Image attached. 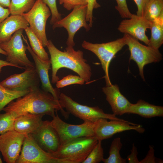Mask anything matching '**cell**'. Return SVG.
<instances>
[{
	"instance_id": "cell-42",
	"label": "cell",
	"mask_w": 163,
	"mask_h": 163,
	"mask_svg": "<svg viewBox=\"0 0 163 163\" xmlns=\"http://www.w3.org/2000/svg\"><path fill=\"white\" fill-rule=\"evenodd\" d=\"M2 161L0 157V163H2Z\"/></svg>"
},
{
	"instance_id": "cell-2",
	"label": "cell",
	"mask_w": 163,
	"mask_h": 163,
	"mask_svg": "<svg viewBox=\"0 0 163 163\" xmlns=\"http://www.w3.org/2000/svg\"><path fill=\"white\" fill-rule=\"evenodd\" d=\"M46 46L50 56L52 83L55 84L59 80V78L57 74L59 69L63 68L72 70L86 82H88L90 80L92 75L91 67L84 58L83 53L82 51H75L73 47L67 46L66 51H61L50 40H48Z\"/></svg>"
},
{
	"instance_id": "cell-33",
	"label": "cell",
	"mask_w": 163,
	"mask_h": 163,
	"mask_svg": "<svg viewBox=\"0 0 163 163\" xmlns=\"http://www.w3.org/2000/svg\"><path fill=\"white\" fill-rule=\"evenodd\" d=\"M86 1L87 4L86 21L89 23L88 24L91 27L92 26L93 9L100 7L101 5L96 0H86Z\"/></svg>"
},
{
	"instance_id": "cell-16",
	"label": "cell",
	"mask_w": 163,
	"mask_h": 163,
	"mask_svg": "<svg viewBox=\"0 0 163 163\" xmlns=\"http://www.w3.org/2000/svg\"><path fill=\"white\" fill-rule=\"evenodd\" d=\"M151 22L143 16L133 14L131 17L122 20L118 29L120 32L128 34L148 45L149 39L145 34L147 29H150Z\"/></svg>"
},
{
	"instance_id": "cell-13",
	"label": "cell",
	"mask_w": 163,
	"mask_h": 163,
	"mask_svg": "<svg viewBox=\"0 0 163 163\" xmlns=\"http://www.w3.org/2000/svg\"><path fill=\"white\" fill-rule=\"evenodd\" d=\"M26 134L14 129L0 135V151L7 163H16L21 151Z\"/></svg>"
},
{
	"instance_id": "cell-8",
	"label": "cell",
	"mask_w": 163,
	"mask_h": 163,
	"mask_svg": "<svg viewBox=\"0 0 163 163\" xmlns=\"http://www.w3.org/2000/svg\"><path fill=\"white\" fill-rule=\"evenodd\" d=\"M51 15L49 8L42 0H36L31 9L22 15L44 47L46 46L48 42L46 27V21Z\"/></svg>"
},
{
	"instance_id": "cell-38",
	"label": "cell",
	"mask_w": 163,
	"mask_h": 163,
	"mask_svg": "<svg viewBox=\"0 0 163 163\" xmlns=\"http://www.w3.org/2000/svg\"><path fill=\"white\" fill-rule=\"evenodd\" d=\"M10 14L8 8H5L0 5V23L7 18Z\"/></svg>"
},
{
	"instance_id": "cell-10",
	"label": "cell",
	"mask_w": 163,
	"mask_h": 163,
	"mask_svg": "<svg viewBox=\"0 0 163 163\" xmlns=\"http://www.w3.org/2000/svg\"><path fill=\"white\" fill-rule=\"evenodd\" d=\"M50 121L58 134L60 144L80 137L94 136V123L84 121L80 124H69L61 119L57 111L56 112L55 116Z\"/></svg>"
},
{
	"instance_id": "cell-23",
	"label": "cell",
	"mask_w": 163,
	"mask_h": 163,
	"mask_svg": "<svg viewBox=\"0 0 163 163\" xmlns=\"http://www.w3.org/2000/svg\"><path fill=\"white\" fill-rule=\"evenodd\" d=\"M24 30L28 38L30 47L34 53L42 59L49 60L50 59L47 53L40 40L30 27L28 26Z\"/></svg>"
},
{
	"instance_id": "cell-24",
	"label": "cell",
	"mask_w": 163,
	"mask_h": 163,
	"mask_svg": "<svg viewBox=\"0 0 163 163\" xmlns=\"http://www.w3.org/2000/svg\"><path fill=\"white\" fill-rule=\"evenodd\" d=\"M30 91H14L9 89L0 85V114L1 111L11 101L23 96Z\"/></svg>"
},
{
	"instance_id": "cell-1",
	"label": "cell",
	"mask_w": 163,
	"mask_h": 163,
	"mask_svg": "<svg viewBox=\"0 0 163 163\" xmlns=\"http://www.w3.org/2000/svg\"><path fill=\"white\" fill-rule=\"evenodd\" d=\"M59 100L56 99L51 94L39 88L30 90L22 97L9 103L3 109L5 112H10L17 117L27 113L49 115L53 118L55 113L60 112L65 119L69 114L63 110Z\"/></svg>"
},
{
	"instance_id": "cell-12",
	"label": "cell",
	"mask_w": 163,
	"mask_h": 163,
	"mask_svg": "<svg viewBox=\"0 0 163 163\" xmlns=\"http://www.w3.org/2000/svg\"><path fill=\"white\" fill-rule=\"evenodd\" d=\"M21 152L16 163H57L56 159L43 150L30 134H26Z\"/></svg>"
},
{
	"instance_id": "cell-26",
	"label": "cell",
	"mask_w": 163,
	"mask_h": 163,
	"mask_svg": "<svg viewBox=\"0 0 163 163\" xmlns=\"http://www.w3.org/2000/svg\"><path fill=\"white\" fill-rule=\"evenodd\" d=\"M163 14V0H149L143 17L151 22Z\"/></svg>"
},
{
	"instance_id": "cell-40",
	"label": "cell",
	"mask_w": 163,
	"mask_h": 163,
	"mask_svg": "<svg viewBox=\"0 0 163 163\" xmlns=\"http://www.w3.org/2000/svg\"><path fill=\"white\" fill-rule=\"evenodd\" d=\"M11 2V0H0V5L4 8L8 7Z\"/></svg>"
},
{
	"instance_id": "cell-34",
	"label": "cell",
	"mask_w": 163,
	"mask_h": 163,
	"mask_svg": "<svg viewBox=\"0 0 163 163\" xmlns=\"http://www.w3.org/2000/svg\"><path fill=\"white\" fill-rule=\"evenodd\" d=\"M59 2L68 10H70L78 6L87 4L86 0H59Z\"/></svg>"
},
{
	"instance_id": "cell-35",
	"label": "cell",
	"mask_w": 163,
	"mask_h": 163,
	"mask_svg": "<svg viewBox=\"0 0 163 163\" xmlns=\"http://www.w3.org/2000/svg\"><path fill=\"white\" fill-rule=\"evenodd\" d=\"M154 152L153 147L149 145V150L147 155L143 159L139 161V163H155L157 162L160 163V161L163 163L162 161H160L161 159H157L155 156Z\"/></svg>"
},
{
	"instance_id": "cell-28",
	"label": "cell",
	"mask_w": 163,
	"mask_h": 163,
	"mask_svg": "<svg viewBox=\"0 0 163 163\" xmlns=\"http://www.w3.org/2000/svg\"><path fill=\"white\" fill-rule=\"evenodd\" d=\"M101 140L98 142L82 163H98L104 158V150Z\"/></svg>"
},
{
	"instance_id": "cell-19",
	"label": "cell",
	"mask_w": 163,
	"mask_h": 163,
	"mask_svg": "<svg viewBox=\"0 0 163 163\" xmlns=\"http://www.w3.org/2000/svg\"><path fill=\"white\" fill-rule=\"evenodd\" d=\"M42 114L27 113L19 116L15 119L14 129L22 134H31L40 127L42 124Z\"/></svg>"
},
{
	"instance_id": "cell-20",
	"label": "cell",
	"mask_w": 163,
	"mask_h": 163,
	"mask_svg": "<svg viewBox=\"0 0 163 163\" xmlns=\"http://www.w3.org/2000/svg\"><path fill=\"white\" fill-rule=\"evenodd\" d=\"M29 25L22 15H11L0 23V43L8 40L17 31Z\"/></svg>"
},
{
	"instance_id": "cell-25",
	"label": "cell",
	"mask_w": 163,
	"mask_h": 163,
	"mask_svg": "<svg viewBox=\"0 0 163 163\" xmlns=\"http://www.w3.org/2000/svg\"><path fill=\"white\" fill-rule=\"evenodd\" d=\"M123 144L120 138L117 137L112 141L109 151V156L107 158H104L102 161L104 163H126V159L122 158L120 152Z\"/></svg>"
},
{
	"instance_id": "cell-32",
	"label": "cell",
	"mask_w": 163,
	"mask_h": 163,
	"mask_svg": "<svg viewBox=\"0 0 163 163\" xmlns=\"http://www.w3.org/2000/svg\"><path fill=\"white\" fill-rule=\"evenodd\" d=\"M117 5L115 9L118 11L121 17L123 18H129L132 14L129 11L126 0H116Z\"/></svg>"
},
{
	"instance_id": "cell-6",
	"label": "cell",
	"mask_w": 163,
	"mask_h": 163,
	"mask_svg": "<svg viewBox=\"0 0 163 163\" xmlns=\"http://www.w3.org/2000/svg\"><path fill=\"white\" fill-rule=\"evenodd\" d=\"M126 45L124 37L110 42L101 43H93L84 40L82 47L94 53L100 61L105 73L106 86L112 84L109 78V69L110 63L116 54Z\"/></svg>"
},
{
	"instance_id": "cell-15",
	"label": "cell",
	"mask_w": 163,
	"mask_h": 163,
	"mask_svg": "<svg viewBox=\"0 0 163 163\" xmlns=\"http://www.w3.org/2000/svg\"><path fill=\"white\" fill-rule=\"evenodd\" d=\"M30 134L38 145L46 152L52 154L58 149L59 138L50 121H43L38 129Z\"/></svg>"
},
{
	"instance_id": "cell-27",
	"label": "cell",
	"mask_w": 163,
	"mask_h": 163,
	"mask_svg": "<svg viewBox=\"0 0 163 163\" xmlns=\"http://www.w3.org/2000/svg\"><path fill=\"white\" fill-rule=\"evenodd\" d=\"M35 1V0H11L8 8L11 15H22L31 9Z\"/></svg>"
},
{
	"instance_id": "cell-17",
	"label": "cell",
	"mask_w": 163,
	"mask_h": 163,
	"mask_svg": "<svg viewBox=\"0 0 163 163\" xmlns=\"http://www.w3.org/2000/svg\"><path fill=\"white\" fill-rule=\"evenodd\" d=\"M23 40L27 44V50L32 56L35 62V68L42 84V89L51 94L54 98L59 100L60 94V90L58 88H54L50 80L48 72L51 65L50 59L44 60L39 57L31 49L26 37L22 35Z\"/></svg>"
},
{
	"instance_id": "cell-21",
	"label": "cell",
	"mask_w": 163,
	"mask_h": 163,
	"mask_svg": "<svg viewBox=\"0 0 163 163\" xmlns=\"http://www.w3.org/2000/svg\"><path fill=\"white\" fill-rule=\"evenodd\" d=\"M126 113L134 114L147 118L163 116V107L149 104L139 100L135 104H131Z\"/></svg>"
},
{
	"instance_id": "cell-3",
	"label": "cell",
	"mask_w": 163,
	"mask_h": 163,
	"mask_svg": "<svg viewBox=\"0 0 163 163\" xmlns=\"http://www.w3.org/2000/svg\"><path fill=\"white\" fill-rule=\"evenodd\" d=\"M98 141L94 136L75 138L60 144L51 155L57 163H82Z\"/></svg>"
},
{
	"instance_id": "cell-36",
	"label": "cell",
	"mask_w": 163,
	"mask_h": 163,
	"mask_svg": "<svg viewBox=\"0 0 163 163\" xmlns=\"http://www.w3.org/2000/svg\"><path fill=\"white\" fill-rule=\"evenodd\" d=\"M136 5L137 10L136 15L143 16L146 5L149 0H133Z\"/></svg>"
},
{
	"instance_id": "cell-39",
	"label": "cell",
	"mask_w": 163,
	"mask_h": 163,
	"mask_svg": "<svg viewBox=\"0 0 163 163\" xmlns=\"http://www.w3.org/2000/svg\"><path fill=\"white\" fill-rule=\"evenodd\" d=\"M5 66H12L17 67L15 65L8 62L6 60L0 59V74L2 72V68Z\"/></svg>"
},
{
	"instance_id": "cell-18",
	"label": "cell",
	"mask_w": 163,
	"mask_h": 163,
	"mask_svg": "<svg viewBox=\"0 0 163 163\" xmlns=\"http://www.w3.org/2000/svg\"><path fill=\"white\" fill-rule=\"evenodd\" d=\"M102 90L113 114L121 116L126 113L131 103L121 93L117 85L106 86Z\"/></svg>"
},
{
	"instance_id": "cell-14",
	"label": "cell",
	"mask_w": 163,
	"mask_h": 163,
	"mask_svg": "<svg viewBox=\"0 0 163 163\" xmlns=\"http://www.w3.org/2000/svg\"><path fill=\"white\" fill-rule=\"evenodd\" d=\"M40 80L35 68H28L20 74H15L0 82L2 86L10 90L30 91L39 88Z\"/></svg>"
},
{
	"instance_id": "cell-4",
	"label": "cell",
	"mask_w": 163,
	"mask_h": 163,
	"mask_svg": "<svg viewBox=\"0 0 163 163\" xmlns=\"http://www.w3.org/2000/svg\"><path fill=\"white\" fill-rule=\"evenodd\" d=\"M59 101L62 107L65 108L69 114H71L84 121L94 123L101 118L110 120H123L117 117L113 113H104L98 106L91 107L81 104L62 93L60 94Z\"/></svg>"
},
{
	"instance_id": "cell-30",
	"label": "cell",
	"mask_w": 163,
	"mask_h": 163,
	"mask_svg": "<svg viewBox=\"0 0 163 163\" xmlns=\"http://www.w3.org/2000/svg\"><path fill=\"white\" fill-rule=\"evenodd\" d=\"M85 82V80L79 76L69 75L57 81L56 86L57 88H59L73 84L82 85Z\"/></svg>"
},
{
	"instance_id": "cell-31",
	"label": "cell",
	"mask_w": 163,
	"mask_h": 163,
	"mask_svg": "<svg viewBox=\"0 0 163 163\" xmlns=\"http://www.w3.org/2000/svg\"><path fill=\"white\" fill-rule=\"evenodd\" d=\"M49 8L51 11V18L50 23L53 25L61 20V14L58 12L56 4V0H42Z\"/></svg>"
},
{
	"instance_id": "cell-11",
	"label": "cell",
	"mask_w": 163,
	"mask_h": 163,
	"mask_svg": "<svg viewBox=\"0 0 163 163\" xmlns=\"http://www.w3.org/2000/svg\"><path fill=\"white\" fill-rule=\"evenodd\" d=\"M131 130L139 133H143L145 131L141 125L123 119L108 121L107 119L101 118L94 123V136L98 140L108 139L116 133Z\"/></svg>"
},
{
	"instance_id": "cell-29",
	"label": "cell",
	"mask_w": 163,
	"mask_h": 163,
	"mask_svg": "<svg viewBox=\"0 0 163 163\" xmlns=\"http://www.w3.org/2000/svg\"><path fill=\"white\" fill-rule=\"evenodd\" d=\"M16 117L10 112L0 114V135L14 129V124Z\"/></svg>"
},
{
	"instance_id": "cell-5",
	"label": "cell",
	"mask_w": 163,
	"mask_h": 163,
	"mask_svg": "<svg viewBox=\"0 0 163 163\" xmlns=\"http://www.w3.org/2000/svg\"><path fill=\"white\" fill-rule=\"evenodd\" d=\"M123 36L130 51L129 59L136 63L139 75L145 81L143 73L144 66L149 63L160 62L162 59V55L159 50L143 45L136 38L128 34H124Z\"/></svg>"
},
{
	"instance_id": "cell-41",
	"label": "cell",
	"mask_w": 163,
	"mask_h": 163,
	"mask_svg": "<svg viewBox=\"0 0 163 163\" xmlns=\"http://www.w3.org/2000/svg\"><path fill=\"white\" fill-rule=\"evenodd\" d=\"M0 53L3 54L5 56H7L6 53L4 50L0 48Z\"/></svg>"
},
{
	"instance_id": "cell-37",
	"label": "cell",
	"mask_w": 163,
	"mask_h": 163,
	"mask_svg": "<svg viewBox=\"0 0 163 163\" xmlns=\"http://www.w3.org/2000/svg\"><path fill=\"white\" fill-rule=\"evenodd\" d=\"M131 154L128 155L127 159L129 163H139L137 157L138 151L137 148L133 144L131 150Z\"/></svg>"
},
{
	"instance_id": "cell-7",
	"label": "cell",
	"mask_w": 163,
	"mask_h": 163,
	"mask_svg": "<svg viewBox=\"0 0 163 163\" xmlns=\"http://www.w3.org/2000/svg\"><path fill=\"white\" fill-rule=\"evenodd\" d=\"M24 29L15 32L8 41L0 43V48L7 53L6 61L20 69L35 68V65L27 57V46L22 39Z\"/></svg>"
},
{
	"instance_id": "cell-22",
	"label": "cell",
	"mask_w": 163,
	"mask_h": 163,
	"mask_svg": "<svg viewBox=\"0 0 163 163\" xmlns=\"http://www.w3.org/2000/svg\"><path fill=\"white\" fill-rule=\"evenodd\" d=\"M151 36L148 45L156 49L163 43V14L151 22Z\"/></svg>"
},
{
	"instance_id": "cell-9",
	"label": "cell",
	"mask_w": 163,
	"mask_h": 163,
	"mask_svg": "<svg viewBox=\"0 0 163 163\" xmlns=\"http://www.w3.org/2000/svg\"><path fill=\"white\" fill-rule=\"evenodd\" d=\"M87 11V5L75 7L68 15L53 25V30L62 27L66 30L68 34L66 42L67 46H74V37L80 28L84 27L86 31L90 30L91 27L86 21Z\"/></svg>"
}]
</instances>
